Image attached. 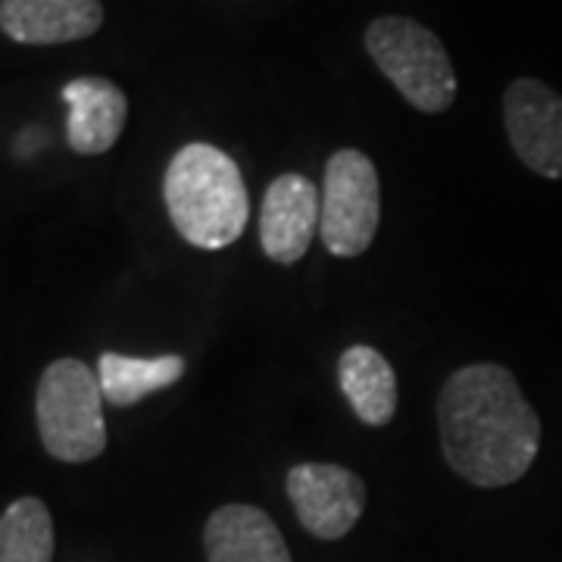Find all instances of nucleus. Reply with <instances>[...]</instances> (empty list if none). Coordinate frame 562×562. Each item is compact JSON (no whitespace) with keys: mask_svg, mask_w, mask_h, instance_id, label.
<instances>
[{"mask_svg":"<svg viewBox=\"0 0 562 562\" xmlns=\"http://www.w3.org/2000/svg\"><path fill=\"white\" fill-rule=\"evenodd\" d=\"M447 465L475 487L516 484L541 450V419L509 369L475 362L453 372L438 397Z\"/></svg>","mask_w":562,"mask_h":562,"instance_id":"f257e3e1","label":"nucleus"},{"mask_svg":"<svg viewBox=\"0 0 562 562\" xmlns=\"http://www.w3.org/2000/svg\"><path fill=\"white\" fill-rule=\"evenodd\" d=\"M162 201L181 238L201 250H222L247 228L250 201L238 162L213 144H184L166 166Z\"/></svg>","mask_w":562,"mask_h":562,"instance_id":"f03ea898","label":"nucleus"},{"mask_svg":"<svg viewBox=\"0 0 562 562\" xmlns=\"http://www.w3.org/2000/svg\"><path fill=\"white\" fill-rule=\"evenodd\" d=\"M44 450L60 462H91L106 450L103 387L98 372L63 357L44 369L35 394Z\"/></svg>","mask_w":562,"mask_h":562,"instance_id":"7ed1b4c3","label":"nucleus"},{"mask_svg":"<svg viewBox=\"0 0 562 562\" xmlns=\"http://www.w3.org/2000/svg\"><path fill=\"white\" fill-rule=\"evenodd\" d=\"M366 50L419 113H443L457 98V72L441 38L422 22L382 16L366 29Z\"/></svg>","mask_w":562,"mask_h":562,"instance_id":"20e7f679","label":"nucleus"},{"mask_svg":"<svg viewBox=\"0 0 562 562\" xmlns=\"http://www.w3.org/2000/svg\"><path fill=\"white\" fill-rule=\"evenodd\" d=\"M382 222V181L379 169L362 150H338L325 162L319 238L331 257L366 254Z\"/></svg>","mask_w":562,"mask_h":562,"instance_id":"39448f33","label":"nucleus"},{"mask_svg":"<svg viewBox=\"0 0 562 562\" xmlns=\"http://www.w3.org/2000/svg\"><path fill=\"white\" fill-rule=\"evenodd\" d=\"M297 522L319 541H341L366 509V484L335 462H301L284 479Z\"/></svg>","mask_w":562,"mask_h":562,"instance_id":"423d86ee","label":"nucleus"},{"mask_svg":"<svg viewBox=\"0 0 562 562\" xmlns=\"http://www.w3.org/2000/svg\"><path fill=\"white\" fill-rule=\"evenodd\" d=\"M503 122L516 157L543 179L562 181V94L538 79H516L503 98Z\"/></svg>","mask_w":562,"mask_h":562,"instance_id":"0eeeda50","label":"nucleus"},{"mask_svg":"<svg viewBox=\"0 0 562 562\" xmlns=\"http://www.w3.org/2000/svg\"><path fill=\"white\" fill-rule=\"evenodd\" d=\"M322 191L297 172H284L266 188L260 206V244L272 262L294 266L319 235Z\"/></svg>","mask_w":562,"mask_h":562,"instance_id":"6e6552de","label":"nucleus"},{"mask_svg":"<svg viewBox=\"0 0 562 562\" xmlns=\"http://www.w3.org/2000/svg\"><path fill=\"white\" fill-rule=\"evenodd\" d=\"M63 103L69 106L66 140L76 154L98 157L120 140L128 120V101L120 85L101 76H81L63 85Z\"/></svg>","mask_w":562,"mask_h":562,"instance_id":"1a4fd4ad","label":"nucleus"},{"mask_svg":"<svg viewBox=\"0 0 562 562\" xmlns=\"http://www.w3.org/2000/svg\"><path fill=\"white\" fill-rule=\"evenodd\" d=\"M101 25V0H0V32L16 44H69Z\"/></svg>","mask_w":562,"mask_h":562,"instance_id":"9d476101","label":"nucleus"},{"mask_svg":"<svg viewBox=\"0 0 562 562\" xmlns=\"http://www.w3.org/2000/svg\"><path fill=\"white\" fill-rule=\"evenodd\" d=\"M210 562H294L279 525L257 506L225 503L203 528Z\"/></svg>","mask_w":562,"mask_h":562,"instance_id":"9b49d317","label":"nucleus"},{"mask_svg":"<svg viewBox=\"0 0 562 562\" xmlns=\"http://www.w3.org/2000/svg\"><path fill=\"white\" fill-rule=\"evenodd\" d=\"M338 382L357 419L382 428L397 413V375L375 347L353 344L338 360Z\"/></svg>","mask_w":562,"mask_h":562,"instance_id":"f8f14e48","label":"nucleus"},{"mask_svg":"<svg viewBox=\"0 0 562 562\" xmlns=\"http://www.w3.org/2000/svg\"><path fill=\"white\" fill-rule=\"evenodd\" d=\"M184 375V360L179 353L162 357H125V353H101L98 379L103 387V401L113 406H135L144 397L176 384Z\"/></svg>","mask_w":562,"mask_h":562,"instance_id":"ddd939ff","label":"nucleus"},{"mask_svg":"<svg viewBox=\"0 0 562 562\" xmlns=\"http://www.w3.org/2000/svg\"><path fill=\"white\" fill-rule=\"evenodd\" d=\"M54 543V519L38 497H20L0 516V562H50Z\"/></svg>","mask_w":562,"mask_h":562,"instance_id":"4468645a","label":"nucleus"}]
</instances>
